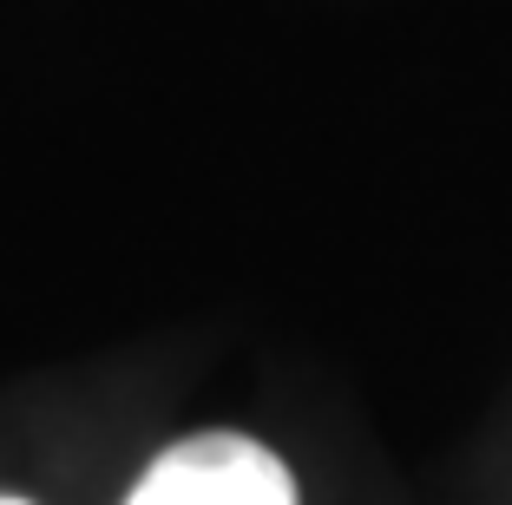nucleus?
Instances as JSON below:
<instances>
[{
  "instance_id": "nucleus-1",
  "label": "nucleus",
  "mask_w": 512,
  "mask_h": 505,
  "mask_svg": "<svg viewBox=\"0 0 512 505\" xmlns=\"http://www.w3.org/2000/svg\"><path fill=\"white\" fill-rule=\"evenodd\" d=\"M125 505H296V479L250 433H191L145 466Z\"/></svg>"
},
{
  "instance_id": "nucleus-2",
  "label": "nucleus",
  "mask_w": 512,
  "mask_h": 505,
  "mask_svg": "<svg viewBox=\"0 0 512 505\" xmlns=\"http://www.w3.org/2000/svg\"><path fill=\"white\" fill-rule=\"evenodd\" d=\"M0 505H27V499H0Z\"/></svg>"
}]
</instances>
